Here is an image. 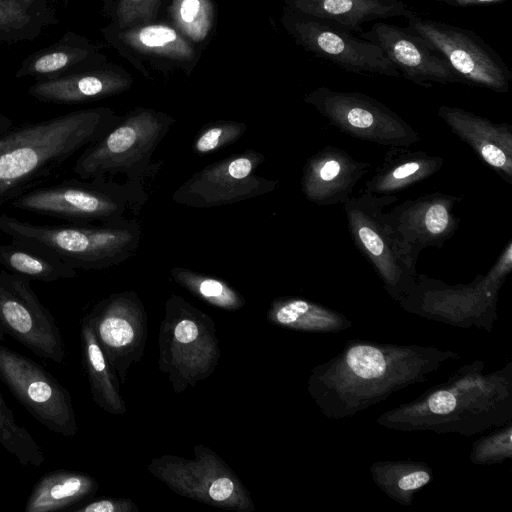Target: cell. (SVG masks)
<instances>
[{
	"label": "cell",
	"mask_w": 512,
	"mask_h": 512,
	"mask_svg": "<svg viewBox=\"0 0 512 512\" xmlns=\"http://www.w3.org/2000/svg\"><path fill=\"white\" fill-rule=\"evenodd\" d=\"M121 118L109 107L86 108L0 134V207L36 188Z\"/></svg>",
	"instance_id": "1"
},
{
	"label": "cell",
	"mask_w": 512,
	"mask_h": 512,
	"mask_svg": "<svg viewBox=\"0 0 512 512\" xmlns=\"http://www.w3.org/2000/svg\"><path fill=\"white\" fill-rule=\"evenodd\" d=\"M0 231L83 270H100L126 261L139 247L142 236L140 224L132 218L39 225L0 214Z\"/></svg>",
	"instance_id": "2"
},
{
	"label": "cell",
	"mask_w": 512,
	"mask_h": 512,
	"mask_svg": "<svg viewBox=\"0 0 512 512\" xmlns=\"http://www.w3.org/2000/svg\"><path fill=\"white\" fill-rule=\"evenodd\" d=\"M148 198L142 181L118 183L108 178L65 179L33 188L12 200L11 207L72 223L131 218Z\"/></svg>",
	"instance_id": "3"
},
{
	"label": "cell",
	"mask_w": 512,
	"mask_h": 512,
	"mask_svg": "<svg viewBox=\"0 0 512 512\" xmlns=\"http://www.w3.org/2000/svg\"><path fill=\"white\" fill-rule=\"evenodd\" d=\"M174 123L166 113L136 108L78 154L73 172L81 179L125 175L142 181L155 172L153 154Z\"/></svg>",
	"instance_id": "4"
},
{
	"label": "cell",
	"mask_w": 512,
	"mask_h": 512,
	"mask_svg": "<svg viewBox=\"0 0 512 512\" xmlns=\"http://www.w3.org/2000/svg\"><path fill=\"white\" fill-rule=\"evenodd\" d=\"M397 201L394 195L363 191L350 196L343 209L348 231L358 251L368 260L386 289L393 295L407 293L417 275L416 260L387 221L385 207Z\"/></svg>",
	"instance_id": "5"
},
{
	"label": "cell",
	"mask_w": 512,
	"mask_h": 512,
	"mask_svg": "<svg viewBox=\"0 0 512 512\" xmlns=\"http://www.w3.org/2000/svg\"><path fill=\"white\" fill-rule=\"evenodd\" d=\"M406 28L438 51L461 77L463 83L496 93H506L512 73L499 53L472 30L421 17L405 18Z\"/></svg>",
	"instance_id": "6"
},
{
	"label": "cell",
	"mask_w": 512,
	"mask_h": 512,
	"mask_svg": "<svg viewBox=\"0 0 512 512\" xmlns=\"http://www.w3.org/2000/svg\"><path fill=\"white\" fill-rule=\"evenodd\" d=\"M303 99L332 126L354 138L389 147H409L420 140L419 133L399 114L364 93L320 86Z\"/></svg>",
	"instance_id": "7"
},
{
	"label": "cell",
	"mask_w": 512,
	"mask_h": 512,
	"mask_svg": "<svg viewBox=\"0 0 512 512\" xmlns=\"http://www.w3.org/2000/svg\"><path fill=\"white\" fill-rule=\"evenodd\" d=\"M263 154L247 149L210 163L195 172L172 195L180 205L211 208L239 203L275 190L277 180L256 174Z\"/></svg>",
	"instance_id": "8"
},
{
	"label": "cell",
	"mask_w": 512,
	"mask_h": 512,
	"mask_svg": "<svg viewBox=\"0 0 512 512\" xmlns=\"http://www.w3.org/2000/svg\"><path fill=\"white\" fill-rule=\"evenodd\" d=\"M0 379L47 429L63 436L77 432L69 391L38 363L0 345Z\"/></svg>",
	"instance_id": "9"
},
{
	"label": "cell",
	"mask_w": 512,
	"mask_h": 512,
	"mask_svg": "<svg viewBox=\"0 0 512 512\" xmlns=\"http://www.w3.org/2000/svg\"><path fill=\"white\" fill-rule=\"evenodd\" d=\"M284 26L304 50L350 73L400 77V73L375 44L331 22L290 9Z\"/></svg>",
	"instance_id": "10"
},
{
	"label": "cell",
	"mask_w": 512,
	"mask_h": 512,
	"mask_svg": "<svg viewBox=\"0 0 512 512\" xmlns=\"http://www.w3.org/2000/svg\"><path fill=\"white\" fill-rule=\"evenodd\" d=\"M0 331L35 355L56 363L66 356L56 320L30 285V280L0 270Z\"/></svg>",
	"instance_id": "11"
},
{
	"label": "cell",
	"mask_w": 512,
	"mask_h": 512,
	"mask_svg": "<svg viewBox=\"0 0 512 512\" xmlns=\"http://www.w3.org/2000/svg\"><path fill=\"white\" fill-rule=\"evenodd\" d=\"M359 37L377 45L406 80L424 88L463 83L446 59L406 27L376 21Z\"/></svg>",
	"instance_id": "12"
},
{
	"label": "cell",
	"mask_w": 512,
	"mask_h": 512,
	"mask_svg": "<svg viewBox=\"0 0 512 512\" xmlns=\"http://www.w3.org/2000/svg\"><path fill=\"white\" fill-rule=\"evenodd\" d=\"M461 201L460 196L437 191L406 200L385 216L417 261L423 249L441 248L455 234L460 218L454 210Z\"/></svg>",
	"instance_id": "13"
},
{
	"label": "cell",
	"mask_w": 512,
	"mask_h": 512,
	"mask_svg": "<svg viewBox=\"0 0 512 512\" xmlns=\"http://www.w3.org/2000/svg\"><path fill=\"white\" fill-rule=\"evenodd\" d=\"M369 167V163L356 160L343 149L325 146L311 155L303 166L302 193L320 206L343 204Z\"/></svg>",
	"instance_id": "14"
},
{
	"label": "cell",
	"mask_w": 512,
	"mask_h": 512,
	"mask_svg": "<svg viewBox=\"0 0 512 512\" xmlns=\"http://www.w3.org/2000/svg\"><path fill=\"white\" fill-rule=\"evenodd\" d=\"M438 116L478 158L505 182L512 183V127L459 107L440 105Z\"/></svg>",
	"instance_id": "15"
},
{
	"label": "cell",
	"mask_w": 512,
	"mask_h": 512,
	"mask_svg": "<svg viewBox=\"0 0 512 512\" xmlns=\"http://www.w3.org/2000/svg\"><path fill=\"white\" fill-rule=\"evenodd\" d=\"M131 85L125 71L117 68H84L66 75L37 80L28 94L40 102L81 104L119 94Z\"/></svg>",
	"instance_id": "16"
},
{
	"label": "cell",
	"mask_w": 512,
	"mask_h": 512,
	"mask_svg": "<svg viewBox=\"0 0 512 512\" xmlns=\"http://www.w3.org/2000/svg\"><path fill=\"white\" fill-rule=\"evenodd\" d=\"M288 9L331 22L353 34L364 31L366 22L415 13L403 0H285Z\"/></svg>",
	"instance_id": "17"
},
{
	"label": "cell",
	"mask_w": 512,
	"mask_h": 512,
	"mask_svg": "<svg viewBox=\"0 0 512 512\" xmlns=\"http://www.w3.org/2000/svg\"><path fill=\"white\" fill-rule=\"evenodd\" d=\"M444 159L409 147H390L373 176L365 182V192L394 195L435 175Z\"/></svg>",
	"instance_id": "18"
},
{
	"label": "cell",
	"mask_w": 512,
	"mask_h": 512,
	"mask_svg": "<svg viewBox=\"0 0 512 512\" xmlns=\"http://www.w3.org/2000/svg\"><path fill=\"white\" fill-rule=\"evenodd\" d=\"M102 58L87 39L67 32L56 43L24 59L15 77H35L37 80L55 78L92 67Z\"/></svg>",
	"instance_id": "19"
},
{
	"label": "cell",
	"mask_w": 512,
	"mask_h": 512,
	"mask_svg": "<svg viewBox=\"0 0 512 512\" xmlns=\"http://www.w3.org/2000/svg\"><path fill=\"white\" fill-rule=\"evenodd\" d=\"M0 265L11 273L45 283L77 275V269L53 253L13 239L10 243L0 244Z\"/></svg>",
	"instance_id": "20"
},
{
	"label": "cell",
	"mask_w": 512,
	"mask_h": 512,
	"mask_svg": "<svg viewBox=\"0 0 512 512\" xmlns=\"http://www.w3.org/2000/svg\"><path fill=\"white\" fill-rule=\"evenodd\" d=\"M94 488L93 479L78 471L59 469L45 473L31 490L25 512L68 509Z\"/></svg>",
	"instance_id": "21"
},
{
	"label": "cell",
	"mask_w": 512,
	"mask_h": 512,
	"mask_svg": "<svg viewBox=\"0 0 512 512\" xmlns=\"http://www.w3.org/2000/svg\"><path fill=\"white\" fill-rule=\"evenodd\" d=\"M117 39L134 51L178 62L195 57L191 44L175 28L165 24H141L119 29Z\"/></svg>",
	"instance_id": "22"
},
{
	"label": "cell",
	"mask_w": 512,
	"mask_h": 512,
	"mask_svg": "<svg viewBox=\"0 0 512 512\" xmlns=\"http://www.w3.org/2000/svg\"><path fill=\"white\" fill-rule=\"evenodd\" d=\"M0 444L23 466L40 467L44 453L32 435L20 426L0 392Z\"/></svg>",
	"instance_id": "23"
},
{
	"label": "cell",
	"mask_w": 512,
	"mask_h": 512,
	"mask_svg": "<svg viewBox=\"0 0 512 512\" xmlns=\"http://www.w3.org/2000/svg\"><path fill=\"white\" fill-rule=\"evenodd\" d=\"M48 26L20 0H0V42L33 41Z\"/></svg>",
	"instance_id": "24"
},
{
	"label": "cell",
	"mask_w": 512,
	"mask_h": 512,
	"mask_svg": "<svg viewBox=\"0 0 512 512\" xmlns=\"http://www.w3.org/2000/svg\"><path fill=\"white\" fill-rule=\"evenodd\" d=\"M171 15L182 35L195 42L204 40L212 28L210 0H173Z\"/></svg>",
	"instance_id": "25"
},
{
	"label": "cell",
	"mask_w": 512,
	"mask_h": 512,
	"mask_svg": "<svg viewBox=\"0 0 512 512\" xmlns=\"http://www.w3.org/2000/svg\"><path fill=\"white\" fill-rule=\"evenodd\" d=\"M245 123L218 120L203 126L194 138L192 149L199 155L209 154L238 141L246 132Z\"/></svg>",
	"instance_id": "26"
},
{
	"label": "cell",
	"mask_w": 512,
	"mask_h": 512,
	"mask_svg": "<svg viewBox=\"0 0 512 512\" xmlns=\"http://www.w3.org/2000/svg\"><path fill=\"white\" fill-rule=\"evenodd\" d=\"M171 273L176 280L191 287L204 298L227 304L236 300L233 291L218 279L181 267L173 268Z\"/></svg>",
	"instance_id": "27"
},
{
	"label": "cell",
	"mask_w": 512,
	"mask_h": 512,
	"mask_svg": "<svg viewBox=\"0 0 512 512\" xmlns=\"http://www.w3.org/2000/svg\"><path fill=\"white\" fill-rule=\"evenodd\" d=\"M346 362L349 368L362 379L377 378L386 368L382 352L370 345L353 346L346 355Z\"/></svg>",
	"instance_id": "28"
},
{
	"label": "cell",
	"mask_w": 512,
	"mask_h": 512,
	"mask_svg": "<svg viewBox=\"0 0 512 512\" xmlns=\"http://www.w3.org/2000/svg\"><path fill=\"white\" fill-rule=\"evenodd\" d=\"M160 0H119L116 7V25L125 29L151 22L158 11Z\"/></svg>",
	"instance_id": "29"
},
{
	"label": "cell",
	"mask_w": 512,
	"mask_h": 512,
	"mask_svg": "<svg viewBox=\"0 0 512 512\" xmlns=\"http://www.w3.org/2000/svg\"><path fill=\"white\" fill-rule=\"evenodd\" d=\"M106 314L98 319L97 332L100 340L109 347H122L133 339V329L125 318L105 310Z\"/></svg>",
	"instance_id": "30"
},
{
	"label": "cell",
	"mask_w": 512,
	"mask_h": 512,
	"mask_svg": "<svg viewBox=\"0 0 512 512\" xmlns=\"http://www.w3.org/2000/svg\"><path fill=\"white\" fill-rule=\"evenodd\" d=\"M32 12L39 15L49 26L59 22L57 8L59 0H20Z\"/></svg>",
	"instance_id": "31"
},
{
	"label": "cell",
	"mask_w": 512,
	"mask_h": 512,
	"mask_svg": "<svg viewBox=\"0 0 512 512\" xmlns=\"http://www.w3.org/2000/svg\"><path fill=\"white\" fill-rule=\"evenodd\" d=\"M428 406L435 414H448L455 409L456 398L449 391H438L430 397Z\"/></svg>",
	"instance_id": "32"
},
{
	"label": "cell",
	"mask_w": 512,
	"mask_h": 512,
	"mask_svg": "<svg viewBox=\"0 0 512 512\" xmlns=\"http://www.w3.org/2000/svg\"><path fill=\"white\" fill-rule=\"evenodd\" d=\"M234 484L229 478L215 480L210 488L209 495L215 501H223L229 498L233 492Z\"/></svg>",
	"instance_id": "33"
},
{
	"label": "cell",
	"mask_w": 512,
	"mask_h": 512,
	"mask_svg": "<svg viewBox=\"0 0 512 512\" xmlns=\"http://www.w3.org/2000/svg\"><path fill=\"white\" fill-rule=\"evenodd\" d=\"M430 480V475L425 471H415L410 474L403 476L399 482L398 486L402 490H413L420 488L427 484Z\"/></svg>",
	"instance_id": "34"
},
{
	"label": "cell",
	"mask_w": 512,
	"mask_h": 512,
	"mask_svg": "<svg viewBox=\"0 0 512 512\" xmlns=\"http://www.w3.org/2000/svg\"><path fill=\"white\" fill-rule=\"evenodd\" d=\"M198 329L191 320H182L175 328V337L181 343H190L197 338Z\"/></svg>",
	"instance_id": "35"
},
{
	"label": "cell",
	"mask_w": 512,
	"mask_h": 512,
	"mask_svg": "<svg viewBox=\"0 0 512 512\" xmlns=\"http://www.w3.org/2000/svg\"><path fill=\"white\" fill-rule=\"evenodd\" d=\"M439 3H444L452 7L466 8L475 6H486L490 4H497L506 0H429Z\"/></svg>",
	"instance_id": "36"
},
{
	"label": "cell",
	"mask_w": 512,
	"mask_h": 512,
	"mask_svg": "<svg viewBox=\"0 0 512 512\" xmlns=\"http://www.w3.org/2000/svg\"><path fill=\"white\" fill-rule=\"evenodd\" d=\"M13 126L14 125L12 119L0 113V134L10 130Z\"/></svg>",
	"instance_id": "37"
},
{
	"label": "cell",
	"mask_w": 512,
	"mask_h": 512,
	"mask_svg": "<svg viewBox=\"0 0 512 512\" xmlns=\"http://www.w3.org/2000/svg\"><path fill=\"white\" fill-rule=\"evenodd\" d=\"M64 1H65V3L67 4L70 0H64ZM108 1H110V0H108Z\"/></svg>",
	"instance_id": "38"
}]
</instances>
